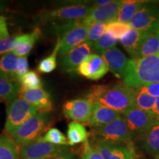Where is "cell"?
<instances>
[{"label": "cell", "instance_id": "6da1fadb", "mask_svg": "<svg viewBox=\"0 0 159 159\" xmlns=\"http://www.w3.org/2000/svg\"><path fill=\"white\" fill-rule=\"evenodd\" d=\"M87 98L123 114L134 106V89L124 84L94 85Z\"/></svg>", "mask_w": 159, "mask_h": 159}, {"label": "cell", "instance_id": "7a4b0ae2", "mask_svg": "<svg viewBox=\"0 0 159 159\" xmlns=\"http://www.w3.org/2000/svg\"><path fill=\"white\" fill-rule=\"evenodd\" d=\"M122 79L123 84L132 89L159 83V56L130 58Z\"/></svg>", "mask_w": 159, "mask_h": 159}, {"label": "cell", "instance_id": "3957f363", "mask_svg": "<svg viewBox=\"0 0 159 159\" xmlns=\"http://www.w3.org/2000/svg\"><path fill=\"white\" fill-rule=\"evenodd\" d=\"M91 142L106 144H122L133 142L132 135L122 114L110 124L91 132Z\"/></svg>", "mask_w": 159, "mask_h": 159}, {"label": "cell", "instance_id": "277c9868", "mask_svg": "<svg viewBox=\"0 0 159 159\" xmlns=\"http://www.w3.org/2000/svg\"><path fill=\"white\" fill-rule=\"evenodd\" d=\"M48 122L47 113L38 112L16 129L11 136L18 145L24 146L39 139L47 128Z\"/></svg>", "mask_w": 159, "mask_h": 159}, {"label": "cell", "instance_id": "5b68a950", "mask_svg": "<svg viewBox=\"0 0 159 159\" xmlns=\"http://www.w3.org/2000/svg\"><path fill=\"white\" fill-rule=\"evenodd\" d=\"M38 113V111L21 97H16L10 102L7 110L5 130L11 135L19 127Z\"/></svg>", "mask_w": 159, "mask_h": 159}, {"label": "cell", "instance_id": "8992f818", "mask_svg": "<svg viewBox=\"0 0 159 159\" xmlns=\"http://www.w3.org/2000/svg\"><path fill=\"white\" fill-rule=\"evenodd\" d=\"M91 7L89 5H74L55 10L43 11L37 15L36 21L45 23L58 20L67 21L80 20L89 15Z\"/></svg>", "mask_w": 159, "mask_h": 159}, {"label": "cell", "instance_id": "52a82bcc", "mask_svg": "<svg viewBox=\"0 0 159 159\" xmlns=\"http://www.w3.org/2000/svg\"><path fill=\"white\" fill-rule=\"evenodd\" d=\"M159 24V7L154 2L147 1L130 20V28L147 33L158 27Z\"/></svg>", "mask_w": 159, "mask_h": 159}, {"label": "cell", "instance_id": "ba28073f", "mask_svg": "<svg viewBox=\"0 0 159 159\" xmlns=\"http://www.w3.org/2000/svg\"><path fill=\"white\" fill-rule=\"evenodd\" d=\"M69 150L68 146L52 144L37 139L21 147L19 159H49Z\"/></svg>", "mask_w": 159, "mask_h": 159}, {"label": "cell", "instance_id": "9c48e42d", "mask_svg": "<svg viewBox=\"0 0 159 159\" xmlns=\"http://www.w3.org/2000/svg\"><path fill=\"white\" fill-rule=\"evenodd\" d=\"M93 109L94 102L87 97L68 100L63 105V112L66 117L83 125H88Z\"/></svg>", "mask_w": 159, "mask_h": 159}, {"label": "cell", "instance_id": "30bf717a", "mask_svg": "<svg viewBox=\"0 0 159 159\" xmlns=\"http://www.w3.org/2000/svg\"><path fill=\"white\" fill-rule=\"evenodd\" d=\"M133 138L140 137L156 120L152 113L132 107L122 114Z\"/></svg>", "mask_w": 159, "mask_h": 159}, {"label": "cell", "instance_id": "8fae6325", "mask_svg": "<svg viewBox=\"0 0 159 159\" xmlns=\"http://www.w3.org/2000/svg\"><path fill=\"white\" fill-rule=\"evenodd\" d=\"M122 1H111L105 5H92L91 11L87 16L81 19L83 25L90 27L95 23L108 24L116 21L117 16Z\"/></svg>", "mask_w": 159, "mask_h": 159}, {"label": "cell", "instance_id": "7c38bea8", "mask_svg": "<svg viewBox=\"0 0 159 159\" xmlns=\"http://www.w3.org/2000/svg\"><path fill=\"white\" fill-rule=\"evenodd\" d=\"M92 45L85 41L69 52L61 56V67L68 73H75L83 61L91 55Z\"/></svg>", "mask_w": 159, "mask_h": 159}, {"label": "cell", "instance_id": "4fadbf2b", "mask_svg": "<svg viewBox=\"0 0 159 159\" xmlns=\"http://www.w3.org/2000/svg\"><path fill=\"white\" fill-rule=\"evenodd\" d=\"M104 159H139L134 143L122 144H106L91 142Z\"/></svg>", "mask_w": 159, "mask_h": 159}, {"label": "cell", "instance_id": "5bb4252c", "mask_svg": "<svg viewBox=\"0 0 159 159\" xmlns=\"http://www.w3.org/2000/svg\"><path fill=\"white\" fill-rule=\"evenodd\" d=\"M89 27L81 24L66 32L61 37L57 39L59 42V55H63L69 52L71 49L78 47L83 43H84L88 35Z\"/></svg>", "mask_w": 159, "mask_h": 159}, {"label": "cell", "instance_id": "9a60e30c", "mask_svg": "<svg viewBox=\"0 0 159 159\" xmlns=\"http://www.w3.org/2000/svg\"><path fill=\"white\" fill-rule=\"evenodd\" d=\"M109 69L101 55L91 54L80 66L77 72L91 80H98L108 73Z\"/></svg>", "mask_w": 159, "mask_h": 159}, {"label": "cell", "instance_id": "2e32d148", "mask_svg": "<svg viewBox=\"0 0 159 159\" xmlns=\"http://www.w3.org/2000/svg\"><path fill=\"white\" fill-rule=\"evenodd\" d=\"M19 96L31 104L41 113H48L52 110V102L49 93L43 88L21 89Z\"/></svg>", "mask_w": 159, "mask_h": 159}, {"label": "cell", "instance_id": "e0dca14e", "mask_svg": "<svg viewBox=\"0 0 159 159\" xmlns=\"http://www.w3.org/2000/svg\"><path fill=\"white\" fill-rule=\"evenodd\" d=\"M100 55L104 59L109 70L118 78H123L130 59L117 47L108 49Z\"/></svg>", "mask_w": 159, "mask_h": 159}, {"label": "cell", "instance_id": "ac0fdd59", "mask_svg": "<svg viewBox=\"0 0 159 159\" xmlns=\"http://www.w3.org/2000/svg\"><path fill=\"white\" fill-rule=\"evenodd\" d=\"M120 115L119 112L108 107L94 102V109L88 125L94 129L102 128L105 125L110 124Z\"/></svg>", "mask_w": 159, "mask_h": 159}, {"label": "cell", "instance_id": "d6986e66", "mask_svg": "<svg viewBox=\"0 0 159 159\" xmlns=\"http://www.w3.org/2000/svg\"><path fill=\"white\" fill-rule=\"evenodd\" d=\"M159 49L158 26L156 29L148 32L144 35L138 49L135 58H142L158 55Z\"/></svg>", "mask_w": 159, "mask_h": 159}, {"label": "cell", "instance_id": "ffe728a7", "mask_svg": "<svg viewBox=\"0 0 159 159\" xmlns=\"http://www.w3.org/2000/svg\"><path fill=\"white\" fill-rule=\"evenodd\" d=\"M139 138L143 149L147 152L152 156H158L159 154V120L156 119Z\"/></svg>", "mask_w": 159, "mask_h": 159}, {"label": "cell", "instance_id": "44dd1931", "mask_svg": "<svg viewBox=\"0 0 159 159\" xmlns=\"http://www.w3.org/2000/svg\"><path fill=\"white\" fill-rule=\"evenodd\" d=\"M41 30L39 27L33 30L28 34H22L16 38V43L13 49V52L19 57L27 56L35 43L39 39Z\"/></svg>", "mask_w": 159, "mask_h": 159}, {"label": "cell", "instance_id": "7402d4cb", "mask_svg": "<svg viewBox=\"0 0 159 159\" xmlns=\"http://www.w3.org/2000/svg\"><path fill=\"white\" fill-rule=\"evenodd\" d=\"M21 85L19 81L13 80L0 73V99L11 102L19 96Z\"/></svg>", "mask_w": 159, "mask_h": 159}, {"label": "cell", "instance_id": "603a6c76", "mask_svg": "<svg viewBox=\"0 0 159 159\" xmlns=\"http://www.w3.org/2000/svg\"><path fill=\"white\" fill-rule=\"evenodd\" d=\"M145 34L146 33L144 32L130 28L120 40L123 48L132 57V58L136 57L137 49Z\"/></svg>", "mask_w": 159, "mask_h": 159}, {"label": "cell", "instance_id": "cb8c5ba5", "mask_svg": "<svg viewBox=\"0 0 159 159\" xmlns=\"http://www.w3.org/2000/svg\"><path fill=\"white\" fill-rule=\"evenodd\" d=\"M19 145L7 133L0 134V159H19Z\"/></svg>", "mask_w": 159, "mask_h": 159}, {"label": "cell", "instance_id": "d4e9b609", "mask_svg": "<svg viewBox=\"0 0 159 159\" xmlns=\"http://www.w3.org/2000/svg\"><path fill=\"white\" fill-rule=\"evenodd\" d=\"M146 2L147 1H142V0L122 1L117 16L116 21L124 24H128L135 14Z\"/></svg>", "mask_w": 159, "mask_h": 159}, {"label": "cell", "instance_id": "484cf974", "mask_svg": "<svg viewBox=\"0 0 159 159\" xmlns=\"http://www.w3.org/2000/svg\"><path fill=\"white\" fill-rule=\"evenodd\" d=\"M67 139L69 145L73 146L89 140V133L84 125L77 122H71L68 125Z\"/></svg>", "mask_w": 159, "mask_h": 159}, {"label": "cell", "instance_id": "4316f807", "mask_svg": "<svg viewBox=\"0 0 159 159\" xmlns=\"http://www.w3.org/2000/svg\"><path fill=\"white\" fill-rule=\"evenodd\" d=\"M19 57L13 52L2 55L0 58V73L8 78L18 81L16 77Z\"/></svg>", "mask_w": 159, "mask_h": 159}, {"label": "cell", "instance_id": "83f0119b", "mask_svg": "<svg viewBox=\"0 0 159 159\" xmlns=\"http://www.w3.org/2000/svg\"><path fill=\"white\" fill-rule=\"evenodd\" d=\"M156 98L142 89H134V106L143 111L152 113L155 107Z\"/></svg>", "mask_w": 159, "mask_h": 159}, {"label": "cell", "instance_id": "f1b7e54d", "mask_svg": "<svg viewBox=\"0 0 159 159\" xmlns=\"http://www.w3.org/2000/svg\"><path fill=\"white\" fill-rule=\"evenodd\" d=\"M60 46L58 41H57V43L55 45L52 52L48 57H45L38 66V71L42 74H49L51 73L56 69L57 67V56L59 52Z\"/></svg>", "mask_w": 159, "mask_h": 159}, {"label": "cell", "instance_id": "f546056e", "mask_svg": "<svg viewBox=\"0 0 159 159\" xmlns=\"http://www.w3.org/2000/svg\"><path fill=\"white\" fill-rule=\"evenodd\" d=\"M39 139L41 142L55 145L67 146L69 144L68 139L66 138L64 134L58 129L55 128L49 129L47 133L43 136L40 137Z\"/></svg>", "mask_w": 159, "mask_h": 159}, {"label": "cell", "instance_id": "4dcf8cb0", "mask_svg": "<svg viewBox=\"0 0 159 159\" xmlns=\"http://www.w3.org/2000/svg\"><path fill=\"white\" fill-rule=\"evenodd\" d=\"M18 81L21 85V89H39L42 88L43 86L41 77L35 71H30L21 78H19Z\"/></svg>", "mask_w": 159, "mask_h": 159}, {"label": "cell", "instance_id": "1f68e13d", "mask_svg": "<svg viewBox=\"0 0 159 159\" xmlns=\"http://www.w3.org/2000/svg\"><path fill=\"white\" fill-rule=\"evenodd\" d=\"M116 42L117 40L114 36L108 32H105V34L94 43L93 49L95 52L100 53L101 55L104 52L116 47Z\"/></svg>", "mask_w": 159, "mask_h": 159}, {"label": "cell", "instance_id": "d6a6232c", "mask_svg": "<svg viewBox=\"0 0 159 159\" xmlns=\"http://www.w3.org/2000/svg\"><path fill=\"white\" fill-rule=\"evenodd\" d=\"M107 25L103 23H95L89 27L88 35H87L85 41L90 43L91 45H94L95 42L105 34L106 32Z\"/></svg>", "mask_w": 159, "mask_h": 159}, {"label": "cell", "instance_id": "836d02e7", "mask_svg": "<svg viewBox=\"0 0 159 159\" xmlns=\"http://www.w3.org/2000/svg\"><path fill=\"white\" fill-rule=\"evenodd\" d=\"M130 29L128 24H124L119 21H114L107 25L106 32L114 36L117 41L121 40L125 33Z\"/></svg>", "mask_w": 159, "mask_h": 159}, {"label": "cell", "instance_id": "e575fe53", "mask_svg": "<svg viewBox=\"0 0 159 159\" xmlns=\"http://www.w3.org/2000/svg\"><path fill=\"white\" fill-rule=\"evenodd\" d=\"M80 159H104V158L97 148L87 140L83 144Z\"/></svg>", "mask_w": 159, "mask_h": 159}, {"label": "cell", "instance_id": "d590c367", "mask_svg": "<svg viewBox=\"0 0 159 159\" xmlns=\"http://www.w3.org/2000/svg\"><path fill=\"white\" fill-rule=\"evenodd\" d=\"M16 38L17 36H10L0 40V55H4L13 51L16 43Z\"/></svg>", "mask_w": 159, "mask_h": 159}, {"label": "cell", "instance_id": "8d00e7d4", "mask_svg": "<svg viewBox=\"0 0 159 159\" xmlns=\"http://www.w3.org/2000/svg\"><path fill=\"white\" fill-rule=\"evenodd\" d=\"M27 72H29V64L27 56L19 57L16 71V77L17 80H19V78H21Z\"/></svg>", "mask_w": 159, "mask_h": 159}, {"label": "cell", "instance_id": "74e56055", "mask_svg": "<svg viewBox=\"0 0 159 159\" xmlns=\"http://www.w3.org/2000/svg\"><path fill=\"white\" fill-rule=\"evenodd\" d=\"M9 36V31L7 29V19L4 16L0 15V40H2Z\"/></svg>", "mask_w": 159, "mask_h": 159}, {"label": "cell", "instance_id": "f35d334b", "mask_svg": "<svg viewBox=\"0 0 159 159\" xmlns=\"http://www.w3.org/2000/svg\"><path fill=\"white\" fill-rule=\"evenodd\" d=\"M140 89L151 95V96L154 97L155 98L159 97V83L146 85V86L142 87Z\"/></svg>", "mask_w": 159, "mask_h": 159}, {"label": "cell", "instance_id": "ab89813d", "mask_svg": "<svg viewBox=\"0 0 159 159\" xmlns=\"http://www.w3.org/2000/svg\"><path fill=\"white\" fill-rule=\"evenodd\" d=\"M49 159H75V156L71 152L70 150H69L55 155V156L51 157Z\"/></svg>", "mask_w": 159, "mask_h": 159}, {"label": "cell", "instance_id": "60d3db41", "mask_svg": "<svg viewBox=\"0 0 159 159\" xmlns=\"http://www.w3.org/2000/svg\"><path fill=\"white\" fill-rule=\"evenodd\" d=\"M152 114L154 115L155 118L157 120H159V97L156 98V103H155V107Z\"/></svg>", "mask_w": 159, "mask_h": 159}, {"label": "cell", "instance_id": "b9f144b4", "mask_svg": "<svg viewBox=\"0 0 159 159\" xmlns=\"http://www.w3.org/2000/svg\"><path fill=\"white\" fill-rule=\"evenodd\" d=\"M111 2V0H99V1L94 2V5L102 6V5H107V4L110 3Z\"/></svg>", "mask_w": 159, "mask_h": 159}, {"label": "cell", "instance_id": "7bdbcfd3", "mask_svg": "<svg viewBox=\"0 0 159 159\" xmlns=\"http://www.w3.org/2000/svg\"><path fill=\"white\" fill-rule=\"evenodd\" d=\"M6 7H7V4H6L5 2H4L0 1V13L5 11Z\"/></svg>", "mask_w": 159, "mask_h": 159}, {"label": "cell", "instance_id": "ee69618b", "mask_svg": "<svg viewBox=\"0 0 159 159\" xmlns=\"http://www.w3.org/2000/svg\"><path fill=\"white\" fill-rule=\"evenodd\" d=\"M156 159H159V154L158 155V156H156Z\"/></svg>", "mask_w": 159, "mask_h": 159}, {"label": "cell", "instance_id": "f6af8a7d", "mask_svg": "<svg viewBox=\"0 0 159 159\" xmlns=\"http://www.w3.org/2000/svg\"><path fill=\"white\" fill-rule=\"evenodd\" d=\"M158 30H159V24H158ZM158 55L159 56V49H158Z\"/></svg>", "mask_w": 159, "mask_h": 159}, {"label": "cell", "instance_id": "bcb514c9", "mask_svg": "<svg viewBox=\"0 0 159 159\" xmlns=\"http://www.w3.org/2000/svg\"><path fill=\"white\" fill-rule=\"evenodd\" d=\"M1 101H2V99H0V102H1Z\"/></svg>", "mask_w": 159, "mask_h": 159}]
</instances>
